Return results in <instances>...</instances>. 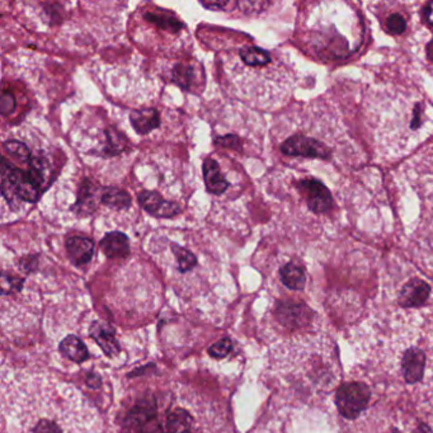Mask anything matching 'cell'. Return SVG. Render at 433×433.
Listing matches in <instances>:
<instances>
[{"label": "cell", "mask_w": 433, "mask_h": 433, "mask_svg": "<svg viewBox=\"0 0 433 433\" xmlns=\"http://www.w3.org/2000/svg\"><path fill=\"white\" fill-rule=\"evenodd\" d=\"M362 112L372 145L382 158L408 154L433 134L432 106L412 86L390 81L371 86Z\"/></svg>", "instance_id": "cell-1"}, {"label": "cell", "mask_w": 433, "mask_h": 433, "mask_svg": "<svg viewBox=\"0 0 433 433\" xmlns=\"http://www.w3.org/2000/svg\"><path fill=\"white\" fill-rule=\"evenodd\" d=\"M300 112L292 132L279 145L282 154L325 160L338 166H354L364 161L362 151L329 104L314 102Z\"/></svg>", "instance_id": "cell-2"}, {"label": "cell", "mask_w": 433, "mask_h": 433, "mask_svg": "<svg viewBox=\"0 0 433 433\" xmlns=\"http://www.w3.org/2000/svg\"><path fill=\"white\" fill-rule=\"evenodd\" d=\"M315 18L309 24L308 45L323 60L344 59L362 41V22L357 11L344 3L315 4Z\"/></svg>", "instance_id": "cell-3"}, {"label": "cell", "mask_w": 433, "mask_h": 433, "mask_svg": "<svg viewBox=\"0 0 433 433\" xmlns=\"http://www.w3.org/2000/svg\"><path fill=\"white\" fill-rule=\"evenodd\" d=\"M294 189L300 197L304 211L310 216V222H315L318 233H322L325 224H331L337 214V202L331 189L312 176L295 181Z\"/></svg>", "instance_id": "cell-4"}, {"label": "cell", "mask_w": 433, "mask_h": 433, "mask_svg": "<svg viewBox=\"0 0 433 433\" xmlns=\"http://www.w3.org/2000/svg\"><path fill=\"white\" fill-rule=\"evenodd\" d=\"M1 194L9 204H14V199L34 204L40 197V189L29 179L27 171L11 166L3 158L1 163Z\"/></svg>", "instance_id": "cell-5"}, {"label": "cell", "mask_w": 433, "mask_h": 433, "mask_svg": "<svg viewBox=\"0 0 433 433\" xmlns=\"http://www.w3.org/2000/svg\"><path fill=\"white\" fill-rule=\"evenodd\" d=\"M371 398V390L364 382L342 384L336 393V405L346 419H356L365 411Z\"/></svg>", "instance_id": "cell-6"}, {"label": "cell", "mask_w": 433, "mask_h": 433, "mask_svg": "<svg viewBox=\"0 0 433 433\" xmlns=\"http://www.w3.org/2000/svg\"><path fill=\"white\" fill-rule=\"evenodd\" d=\"M427 365V356L422 348L409 347L403 351L400 359V372L408 385H414L423 380Z\"/></svg>", "instance_id": "cell-7"}, {"label": "cell", "mask_w": 433, "mask_h": 433, "mask_svg": "<svg viewBox=\"0 0 433 433\" xmlns=\"http://www.w3.org/2000/svg\"><path fill=\"white\" fill-rule=\"evenodd\" d=\"M276 317L286 328L297 329L310 324L313 312L300 302H279L276 309Z\"/></svg>", "instance_id": "cell-8"}, {"label": "cell", "mask_w": 433, "mask_h": 433, "mask_svg": "<svg viewBox=\"0 0 433 433\" xmlns=\"http://www.w3.org/2000/svg\"><path fill=\"white\" fill-rule=\"evenodd\" d=\"M137 200L143 210L153 216L173 217L181 212V207L177 204L164 200L158 192L153 191L140 192L137 194Z\"/></svg>", "instance_id": "cell-9"}, {"label": "cell", "mask_w": 433, "mask_h": 433, "mask_svg": "<svg viewBox=\"0 0 433 433\" xmlns=\"http://www.w3.org/2000/svg\"><path fill=\"white\" fill-rule=\"evenodd\" d=\"M431 295V287L422 279L407 281L399 292L398 302L403 308H417L426 302Z\"/></svg>", "instance_id": "cell-10"}, {"label": "cell", "mask_w": 433, "mask_h": 433, "mask_svg": "<svg viewBox=\"0 0 433 433\" xmlns=\"http://www.w3.org/2000/svg\"><path fill=\"white\" fill-rule=\"evenodd\" d=\"M69 259L75 266H84L91 262L94 253V242L84 237H70L66 240Z\"/></svg>", "instance_id": "cell-11"}, {"label": "cell", "mask_w": 433, "mask_h": 433, "mask_svg": "<svg viewBox=\"0 0 433 433\" xmlns=\"http://www.w3.org/2000/svg\"><path fill=\"white\" fill-rule=\"evenodd\" d=\"M202 171H204L206 189L209 194L220 196L228 191L230 183L227 178L222 176L216 160L211 159V158L205 159L204 166H202Z\"/></svg>", "instance_id": "cell-12"}, {"label": "cell", "mask_w": 433, "mask_h": 433, "mask_svg": "<svg viewBox=\"0 0 433 433\" xmlns=\"http://www.w3.org/2000/svg\"><path fill=\"white\" fill-rule=\"evenodd\" d=\"M101 251L109 258L127 257L131 252L130 239L126 234L121 232L106 234L101 240Z\"/></svg>", "instance_id": "cell-13"}, {"label": "cell", "mask_w": 433, "mask_h": 433, "mask_svg": "<svg viewBox=\"0 0 433 433\" xmlns=\"http://www.w3.org/2000/svg\"><path fill=\"white\" fill-rule=\"evenodd\" d=\"M134 130L140 135H146L160 126V114L155 109H144L134 111L130 114Z\"/></svg>", "instance_id": "cell-14"}, {"label": "cell", "mask_w": 433, "mask_h": 433, "mask_svg": "<svg viewBox=\"0 0 433 433\" xmlns=\"http://www.w3.org/2000/svg\"><path fill=\"white\" fill-rule=\"evenodd\" d=\"M240 60L249 68L264 69L274 65L272 55L257 46H244L240 49Z\"/></svg>", "instance_id": "cell-15"}, {"label": "cell", "mask_w": 433, "mask_h": 433, "mask_svg": "<svg viewBox=\"0 0 433 433\" xmlns=\"http://www.w3.org/2000/svg\"><path fill=\"white\" fill-rule=\"evenodd\" d=\"M279 277L282 284L290 290H304L307 285V274L305 269L297 263H286L279 269Z\"/></svg>", "instance_id": "cell-16"}, {"label": "cell", "mask_w": 433, "mask_h": 433, "mask_svg": "<svg viewBox=\"0 0 433 433\" xmlns=\"http://www.w3.org/2000/svg\"><path fill=\"white\" fill-rule=\"evenodd\" d=\"M91 336L96 339V342L101 346L103 352L107 356H114L120 352V346L114 338V332L107 327L94 323L91 325Z\"/></svg>", "instance_id": "cell-17"}, {"label": "cell", "mask_w": 433, "mask_h": 433, "mask_svg": "<svg viewBox=\"0 0 433 433\" xmlns=\"http://www.w3.org/2000/svg\"><path fill=\"white\" fill-rule=\"evenodd\" d=\"M99 199L103 205L114 210H126L131 206V196L124 189H116V187L101 189Z\"/></svg>", "instance_id": "cell-18"}, {"label": "cell", "mask_w": 433, "mask_h": 433, "mask_svg": "<svg viewBox=\"0 0 433 433\" xmlns=\"http://www.w3.org/2000/svg\"><path fill=\"white\" fill-rule=\"evenodd\" d=\"M96 192H97L96 186L91 181L84 179V182L81 183V186H80L78 200L73 206V211L76 212L78 215H81V214L86 215V214L94 211L96 210V200H94Z\"/></svg>", "instance_id": "cell-19"}, {"label": "cell", "mask_w": 433, "mask_h": 433, "mask_svg": "<svg viewBox=\"0 0 433 433\" xmlns=\"http://www.w3.org/2000/svg\"><path fill=\"white\" fill-rule=\"evenodd\" d=\"M144 17L149 22L153 23L156 27H159L161 29H166L169 32H178L183 29V23L178 19L174 13L171 11H166V9H159V11H149L145 13Z\"/></svg>", "instance_id": "cell-20"}, {"label": "cell", "mask_w": 433, "mask_h": 433, "mask_svg": "<svg viewBox=\"0 0 433 433\" xmlns=\"http://www.w3.org/2000/svg\"><path fill=\"white\" fill-rule=\"evenodd\" d=\"M60 351L63 352L69 359L74 362H83L89 359V352L86 344L80 341L78 337L68 336L64 338L60 343Z\"/></svg>", "instance_id": "cell-21"}, {"label": "cell", "mask_w": 433, "mask_h": 433, "mask_svg": "<svg viewBox=\"0 0 433 433\" xmlns=\"http://www.w3.org/2000/svg\"><path fill=\"white\" fill-rule=\"evenodd\" d=\"M106 136H107V141L103 148V153L107 156L120 154L122 151H125L129 146L127 139L114 127L106 132Z\"/></svg>", "instance_id": "cell-22"}, {"label": "cell", "mask_w": 433, "mask_h": 433, "mask_svg": "<svg viewBox=\"0 0 433 433\" xmlns=\"http://www.w3.org/2000/svg\"><path fill=\"white\" fill-rule=\"evenodd\" d=\"M171 248L173 254H174L176 259H177L179 272L186 274V272H189L191 269H194L196 267L197 258H196L192 252H189V249H186V248H183V247L176 244V243H173L171 245Z\"/></svg>", "instance_id": "cell-23"}, {"label": "cell", "mask_w": 433, "mask_h": 433, "mask_svg": "<svg viewBox=\"0 0 433 433\" xmlns=\"http://www.w3.org/2000/svg\"><path fill=\"white\" fill-rule=\"evenodd\" d=\"M384 27L389 34L400 36L408 29V19L403 11H390L387 14V17L384 18Z\"/></svg>", "instance_id": "cell-24"}, {"label": "cell", "mask_w": 433, "mask_h": 433, "mask_svg": "<svg viewBox=\"0 0 433 433\" xmlns=\"http://www.w3.org/2000/svg\"><path fill=\"white\" fill-rule=\"evenodd\" d=\"M29 179L32 181L34 186H37L41 189L42 184L45 183L46 176H47V163L44 158L41 156H34L29 160V169H27Z\"/></svg>", "instance_id": "cell-25"}, {"label": "cell", "mask_w": 433, "mask_h": 433, "mask_svg": "<svg viewBox=\"0 0 433 433\" xmlns=\"http://www.w3.org/2000/svg\"><path fill=\"white\" fill-rule=\"evenodd\" d=\"M194 69L186 64H178L173 70V80L183 89H191V83L194 81Z\"/></svg>", "instance_id": "cell-26"}, {"label": "cell", "mask_w": 433, "mask_h": 433, "mask_svg": "<svg viewBox=\"0 0 433 433\" xmlns=\"http://www.w3.org/2000/svg\"><path fill=\"white\" fill-rule=\"evenodd\" d=\"M4 149H6V153L16 156L17 159L21 160L23 163L29 164V160L32 159L31 151L27 148V145L21 143V141H17V140H8L4 143Z\"/></svg>", "instance_id": "cell-27"}, {"label": "cell", "mask_w": 433, "mask_h": 433, "mask_svg": "<svg viewBox=\"0 0 433 433\" xmlns=\"http://www.w3.org/2000/svg\"><path fill=\"white\" fill-rule=\"evenodd\" d=\"M232 349H233L232 341L229 338H224V339H220L219 342L214 343L211 347L209 348V354L215 359H224L230 354Z\"/></svg>", "instance_id": "cell-28"}, {"label": "cell", "mask_w": 433, "mask_h": 433, "mask_svg": "<svg viewBox=\"0 0 433 433\" xmlns=\"http://www.w3.org/2000/svg\"><path fill=\"white\" fill-rule=\"evenodd\" d=\"M237 6H239L242 11H244L245 14H253V13H259L263 11L268 6L269 3L267 1H238Z\"/></svg>", "instance_id": "cell-29"}, {"label": "cell", "mask_w": 433, "mask_h": 433, "mask_svg": "<svg viewBox=\"0 0 433 433\" xmlns=\"http://www.w3.org/2000/svg\"><path fill=\"white\" fill-rule=\"evenodd\" d=\"M16 109V99L14 96L9 93L8 91H3V96H1V101H0V112L3 116H8L11 114Z\"/></svg>", "instance_id": "cell-30"}, {"label": "cell", "mask_w": 433, "mask_h": 433, "mask_svg": "<svg viewBox=\"0 0 433 433\" xmlns=\"http://www.w3.org/2000/svg\"><path fill=\"white\" fill-rule=\"evenodd\" d=\"M215 144L224 146V148L240 149L239 139L235 135H227V136L216 137Z\"/></svg>", "instance_id": "cell-31"}, {"label": "cell", "mask_w": 433, "mask_h": 433, "mask_svg": "<svg viewBox=\"0 0 433 433\" xmlns=\"http://www.w3.org/2000/svg\"><path fill=\"white\" fill-rule=\"evenodd\" d=\"M230 4V1H202L201 6L210 11H224Z\"/></svg>", "instance_id": "cell-32"}, {"label": "cell", "mask_w": 433, "mask_h": 433, "mask_svg": "<svg viewBox=\"0 0 433 433\" xmlns=\"http://www.w3.org/2000/svg\"><path fill=\"white\" fill-rule=\"evenodd\" d=\"M423 21L433 27V1L427 3L422 11Z\"/></svg>", "instance_id": "cell-33"}, {"label": "cell", "mask_w": 433, "mask_h": 433, "mask_svg": "<svg viewBox=\"0 0 433 433\" xmlns=\"http://www.w3.org/2000/svg\"><path fill=\"white\" fill-rule=\"evenodd\" d=\"M414 433H431V429L426 424H421Z\"/></svg>", "instance_id": "cell-34"}, {"label": "cell", "mask_w": 433, "mask_h": 433, "mask_svg": "<svg viewBox=\"0 0 433 433\" xmlns=\"http://www.w3.org/2000/svg\"><path fill=\"white\" fill-rule=\"evenodd\" d=\"M393 433H400V432H399V431H398V429H394Z\"/></svg>", "instance_id": "cell-35"}]
</instances>
